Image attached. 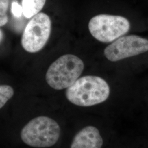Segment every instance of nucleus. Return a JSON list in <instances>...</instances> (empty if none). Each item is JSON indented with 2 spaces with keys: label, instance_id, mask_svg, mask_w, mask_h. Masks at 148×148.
Here are the masks:
<instances>
[{
  "label": "nucleus",
  "instance_id": "f257e3e1",
  "mask_svg": "<svg viewBox=\"0 0 148 148\" xmlns=\"http://www.w3.org/2000/svg\"><path fill=\"white\" fill-rule=\"evenodd\" d=\"M110 87L102 78L85 76L79 78L66 90L67 99L74 105L90 106L101 103L108 98Z\"/></svg>",
  "mask_w": 148,
  "mask_h": 148
},
{
  "label": "nucleus",
  "instance_id": "f03ea898",
  "mask_svg": "<svg viewBox=\"0 0 148 148\" xmlns=\"http://www.w3.org/2000/svg\"><path fill=\"white\" fill-rule=\"evenodd\" d=\"M60 133V128L57 122L49 117L38 116L23 127L21 137L23 142L30 147L49 148L58 141Z\"/></svg>",
  "mask_w": 148,
  "mask_h": 148
},
{
  "label": "nucleus",
  "instance_id": "7ed1b4c3",
  "mask_svg": "<svg viewBox=\"0 0 148 148\" xmlns=\"http://www.w3.org/2000/svg\"><path fill=\"white\" fill-rule=\"evenodd\" d=\"M84 69V63L78 57L73 54L63 55L49 66L46 80L54 90L68 88L79 78Z\"/></svg>",
  "mask_w": 148,
  "mask_h": 148
},
{
  "label": "nucleus",
  "instance_id": "20e7f679",
  "mask_svg": "<svg viewBox=\"0 0 148 148\" xmlns=\"http://www.w3.org/2000/svg\"><path fill=\"white\" fill-rule=\"evenodd\" d=\"M88 29L91 35L98 41L111 42L129 32L130 23L121 16L99 14L90 20Z\"/></svg>",
  "mask_w": 148,
  "mask_h": 148
},
{
  "label": "nucleus",
  "instance_id": "39448f33",
  "mask_svg": "<svg viewBox=\"0 0 148 148\" xmlns=\"http://www.w3.org/2000/svg\"><path fill=\"white\" fill-rule=\"evenodd\" d=\"M51 21L47 14L38 13L32 17L23 32L21 43L23 48L29 53L41 50L49 38Z\"/></svg>",
  "mask_w": 148,
  "mask_h": 148
},
{
  "label": "nucleus",
  "instance_id": "423d86ee",
  "mask_svg": "<svg viewBox=\"0 0 148 148\" xmlns=\"http://www.w3.org/2000/svg\"><path fill=\"white\" fill-rule=\"evenodd\" d=\"M148 51V40L131 35L122 36L113 41L105 48L104 54L109 60L117 62Z\"/></svg>",
  "mask_w": 148,
  "mask_h": 148
},
{
  "label": "nucleus",
  "instance_id": "0eeeda50",
  "mask_svg": "<svg viewBox=\"0 0 148 148\" xmlns=\"http://www.w3.org/2000/svg\"><path fill=\"white\" fill-rule=\"evenodd\" d=\"M103 140L99 130L94 126H87L75 136L70 148H101Z\"/></svg>",
  "mask_w": 148,
  "mask_h": 148
},
{
  "label": "nucleus",
  "instance_id": "6e6552de",
  "mask_svg": "<svg viewBox=\"0 0 148 148\" xmlns=\"http://www.w3.org/2000/svg\"><path fill=\"white\" fill-rule=\"evenodd\" d=\"M46 0H22L23 14L27 18H31L42 10Z\"/></svg>",
  "mask_w": 148,
  "mask_h": 148
},
{
  "label": "nucleus",
  "instance_id": "1a4fd4ad",
  "mask_svg": "<svg viewBox=\"0 0 148 148\" xmlns=\"http://www.w3.org/2000/svg\"><path fill=\"white\" fill-rule=\"evenodd\" d=\"M14 95L13 88L9 85H0V109L5 105Z\"/></svg>",
  "mask_w": 148,
  "mask_h": 148
},
{
  "label": "nucleus",
  "instance_id": "9d476101",
  "mask_svg": "<svg viewBox=\"0 0 148 148\" xmlns=\"http://www.w3.org/2000/svg\"><path fill=\"white\" fill-rule=\"evenodd\" d=\"M9 0H0V27H2L8 22L7 12L8 8Z\"/></svg>",
  "mask_w": 148,
  "mask_h": 148
},
{
  "label": "nucleus",
  "instance_id": "9b49d317",
  "mask_svg": "<svg viewBox=\"0 0 148 148\" xmlns=\"http://www.w3.org/2000/svg\"><path fill=\"white\" fill-rule=\"evenodd\" d=\"M11 10L13 14L17 18H19L20 16H21V14H23L22 7L16 2H13L12 3Z\"/></svg>",
  "mask_w": 148,
  "mask_h": 148
},
{
  "label": "nucleus",
  "instance_id": "f8f14e48",
  "mask_svg": "<svg viewBox=\"0 0 148 148\" xmlns=\"http://www.w3.org/2000/svg\"><path fill=\"white\" fill-rule=\"evenodd\" d=\"M2 38H3V32L0 29V42L2 41Z\"/></svg>",
  "mask_w": 148,
  "mask_h": 148
}]
</instances>
